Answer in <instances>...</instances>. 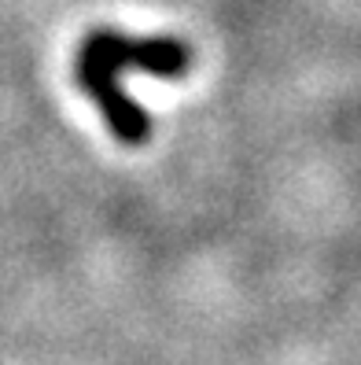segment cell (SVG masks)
<instances>
[{
  "instance_id": "obj_1",
  "label": "cell",
  "mask_w": 361,
  "mask_h": 365,
  "mask_svg": "<svg viewBox=\"0 0 361 365\" xmlns=\"http://www.w3.org/2000/svg\"><path fill=\"white\" fill-rule=\"evenodd\" d=\"M192 67V48L177 37H130L118 30H93L74 56V81L100 107L111 133L122 144H144L152 122L140 103L122 89L125 71H144L155 78H181Z\"/></svg>"
}]
</instances>
